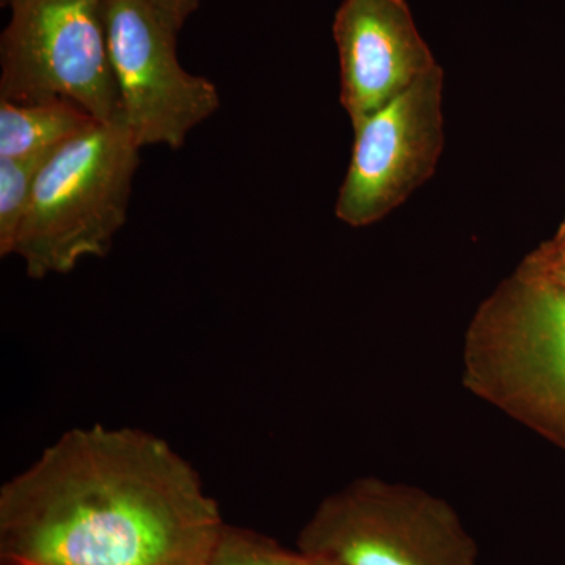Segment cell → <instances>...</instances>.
Wrapping results in <instances>:
<instances>
[{
    "instance_id": "7",
    "label": "cell",
    "mask_w": 565,
    "mask_h": 565,
    "mask_svg": "<svg viewBox=\"0 0 565 565\" xmlns=\"http://www.w3.org/2000/svg\"><path fill=\"white\" fill-rule=\"evenodd\" d=\"M441 66L353 125L351 162L334 215L352 228L384 221L434 177L445 147Z\"/></svg>"
},
{
    "instance_id": "9",
    "label": "cell",
    "mask_w": 565,
    "mask_h": 565,
    "mask_svg": "<svg viewBox=\"0 0 565 565\" xmlns=\"http://www.w3.org/2000/svg\"><path fill=\"white\" fill-rule=\"evenodd\" d=\"M95 118L66 99L0 102V158H24L58 150L87 131Z\"/></svg>"
},
{
    "instance_id": "11",
    "label": "cell",
    "mask_w": 565,
    "mask_h": 565,
    "mask_svg": "<svg viewBox=\"0 0 565 565\" xmlns=\"http://www.w3.org/2000/svg\"><path fill=\"white\" fill-rule=\"evenodd\" d=\"M206 565H334L323 557L310 555L300 548L289 550L273 539L243 530L225 526L210 563Z\"/></svg>"
},
{
    "instance_id": "2",
    "label": "cell",
    "mask_w": 565,
    "mask_h": 565,
    "mask_svg": "<svg viewBox=\"0 0 565 565\" xmlns=\"http://www.w3.org/2000/svg\"><path fill=\"white\" fill-rule=\"evenodd\" d=\"M463 385L565 449V291L515 270L465 334Z\"/></svg>"
},
{
    "instance_id": "5",
    "label": "cell",
    "mask_w": 565,
    "mask_h": 565,
    "mask_svg": "<svg viewBox=\"0 0 565 565\" xmlns=\"http://www.w3.org/2000/svg\"><path fill=\"white\" fill-rule=\"evenodd\" d=\"M106 0H11L0 41V102L66 99L98 122L120 120Z\"/></svg>"
},
{
    "instance_id": "10",
    "label": "cell",
    "mask_w": 565,
    "mask_h": 565,
    "mask_svg": "<svg viewBox=\"0 0 565 565\" xmlns=\"http://www.w3.org/2000/svg\"><path fill=\"white\" fill-rule=\"evenodd\" d=\"M55 151L24 158H0V255H13L36 178Z\"/></svg>"
},
{
    "instance_id": "8",
    "label": "cell",
    "mask_w": 565,
    "mask_h": 565,
    "mask_svg": "<svg viewBox=\"0 0 565 565\" xmlns=\"http://www.w3.org/2000/svg\"><path fill=\"white\" fill-rule=\"evenodd\" d=\"M341 104L352 126L437 70L405 0H343L333 20Z\"/></svg>"
},
{
    "instance_id": "12",
    "label": "cell",
    "mask_w": 565,
    "mask_h": 565,
    "mask_svg": "<svg viewBox=\"0 0 565 565\" xmlns=\"http://www.w3.org/2000/svg\"><path fill=\"white\" fill-rule=\"evenodd\" d=\"M516 270L565 291V243L550 241L527 255Z\"/></svg>"
},
{
    "instance_id": "6",
    "label": "cell",
    "mask_w": 565,
    "mask_h": 565,
    "mask_svg": "<svg viewBox=\"0 0 565 565\" xmlns=\"http://www.w3.org/2000/svg\"><path fill=\"white\" fill-rule=\"evenodd\" d=\"M107 46L121 118L137 147L178 150L221 107L210 79L182 68L178 31L148 0H106Z\"/></svg>"
},
{
    "instance_id": "13",
    "label": "cell",
    "mask_w": 565,
    "mask_h": 565,
    "mask_svg": "<svg viewBox=\"0 0 565 565\" xmlns=\"http://www.w3.org/2000/svg\"><path fill=\"white\" fill-rule=\"evenodd\" d=\"M159 13L166 18L170 24L181 31L184 22L191 17L193 11H196L200 6V0H148Z\"/></svg>"
},
{
    "instance_id": "14",
    "label": "cell",
    "mask_w": 565,
    "mask_h": 565,
    "mask_svg": "<svg viewBox=\"0 0 565 565\" xmlns=\"http://www.w3.org/2000/svg\"><path fill=\"white\" fill-rule=\"evenodd\" d=\"M555 239L559 241V243H565V222L563 223V226H561L559 233H557Z\"/></svg>"
},
{
    "instance_id": "4",
    "label": "cell",
    "mask_w": 565,
    "mask_h": 565,
    "mask_svg": "<svg viewBox=\"0 0 565 565\" xmlns=\"http://www.w3.org/2000/svg\"><path fill=\"white\" fill-rule=\"evenodd\" d=\"M297 548L334 565H478L479 548L455 508L422 487L355 478L323 498Z\"/></svg>"
},
{
    "instance_id": "3",
    "label": "cell",
    "mask_w": 565,
    "mask_h": 565,
    "mask_svg": "<svg viewBox=\"0 0 565 565\" xmlns=\"http://www.w3.org/2000/svg\"><path fill=\"white\" fill-rule=\"evenodd\" d=\"M139 152L120 118L95 122L47 159L13 248L29 277L66 275L109 253L128 217Z\"/></svg>"
},
{
    "instance_id": "1",
    "label": "cell",
    "mask_w": 565,
    "mask_h": 565,
    "mask_svg": "<svg viewBox=\"0 0 565 565\" xmlns=\"http://www.w3.org/2000/svg\"><path fill=\"white\" fill-rule=\"evenodd\" d=\"M225 526L169 441L92 424L0 489V565H206Z\"/></svg>"
},
{
    "instance_id": "15",
    "label": "cell",
    "mask_w": 565,
    "mask_h": 565,
    "mask_svg": "<svg viewBox=\"0 0 565 565\" xmlns=\"http://www.w3.org/2000/svg\"><path fill=\"white\" fill-rule=\"evenodd\" d=\"M11 2V0H0V3H2L3 7H9V3Z\"/></svg>"
}]
</instances>
